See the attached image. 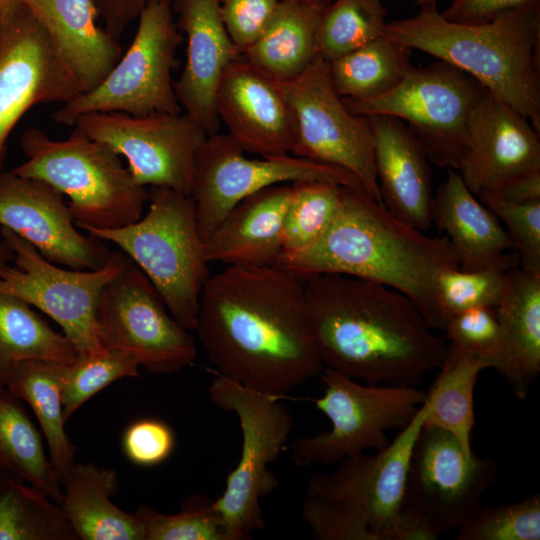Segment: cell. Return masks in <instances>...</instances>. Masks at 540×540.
<instances>
[{
    "label": "cell",
    "mask_w": 540,
    "mask_h": 540,
    "mask_svg": "<svg viewBox=\"0 0 540 540\" xmlns=\"http://www.w3.org/2000/svg\"><path fill=\"white\" fill-rule=\"evenodd\" d=\"M5 1L6 0H0V10H1L2 6L4 5Z\"/></svg>",
    "instance_id": "11a10c76"
},
{
    "label": "cell",
    "mask_w": 540,
    "mask_h": 540,
    "mask_svg": "<svg viewBox=\"0 0 540 540\" xmlns=\"http://www.w3.org/2000/svg\"><path fill=\"white\" fill-rule=\"evenodd\" d=\"M441 532L420 511L403 505L398 511L389 534L390 540H437Z\"/></svg>",
    "instance_id": "681fc988"
},
{
    "label": "cell",
    "mask_w": 540,
    "mask_h": 540,
    "mask_svg": "<svg viewBox=\"0 0 540 540\" xmlns=\"http://www.w3.org/2000/svg\"><path fill=\"white\" fill-rule=\"evenodd\" d=\"M418 1L421 2L422 4H426L435 0H418Z\"/></svg>",
    "instance_id": "db71d44e"
},
{
    "label": "cell",
    "mask_w": 540,
    "mask_h": 540,
    "mask_svg": "<svg viewBox=\"0 0 540 540\" xmlns=\"http://www.w3.org/2000/svg\"><path fill=\"white\" fill-rule=\"evenodd\" d=\"M176 25L187 39L186 61L174 83L182 112L208 135L219 131L217 91L227 67L241 55L220 16L218 0H175Z\"/></svg>",
    "instance_id": "44dd1931"
},
{
    "label": "cell",
    "mask_w": 540,
    "mask_h": 540,
    "mask_svg": "<svg viewBox=\"0 0 540 540\" xmlns=\"http://www.w3.org/2000/svg\"><path fill=\"white\" fill-rule=\"evenodd\" d=\"M279 0H218L223 24L241 53L260 35Z\"/></svg>",
    "instance_id": "bcb514c9"
},
{
    "label": "cell",
    "mask_w": 540,
    "mask_h": 540,
    "mask_svg": "<svg viewBox=\"0 0 540 540\" xmlns=\"http://www.w3.org/2000/svg\"><path fill=\"white\" fill-rule=\"evenodd\" d=\"M412 49L384 35L329 62L337 94L367 100L394 88L411 67Z\"/></svg>",
    "instance_id": "836d02e7"
},
{
    "label": "cell",
    "mask_w": 540,
    "mask_h": 540,
    "mask_svg": "<svg viewBox=\"0 0 540 540\" xmlns=\"http://www.w3.org/2000/svg\"><path fill=\"white\" fill-rule=\"evenodd\" d=\"M1 236L14 253V266L0 275V293L15 296L52 318L80 355L104 352L97 336L96 309L103 287L122 269L127 255L112 252L99 269L74 270L48 261L7 228L1 227Z\"/></svg>",
    "instance_id": "4fadbf2b"
},
{
    "label": "cell",
    "mask_w": 540,
    "mask_h": 540,
    "mask_svg": "<svg viewBox=\"0 0 540 540\" xmlns=\"http://www.w3.org/2000/svg\"><path fill=\"white\" fill-rule=\"evenodd\" d=\"M175 0H94L104 29L118 39L126 27L138 18L141 11L152 2H170Z\"/></svg>",
    "instance_id": "c3c4849f"
},
{
    "label": "cell",
    "mask_w": 540,
    "mask_h": 540,
    "mask_svg": "<svg viewBox=\"0 0 540 540\" xmlns=\"http://www.w3.org/2000/svg\"><path fill=\"white\" fill-rule=\"evenodd\" d=\"M495 312L502 339L496 370L522 400L540 372V272L511 268Z\"/></svg>",
    "instance_id": "4316f807"
},
{
    "label": "cell",
    "mask_w": 540,
    "mask_h": 540,
    "mask_svg": "<svg viewBox=\"0 0 540 540\" xmlns=\"http://www.w3.org/2000/svg\"><path fill=\"white\" fill-rule=\"evenodd\" d=\"M195 330L219 375L276 398L323 371L303 279L274 265H228L209 276Z\"/></svg>",
    "instance_id": "6da1fadb"
},
{
    "label": "cell",
    "mask_w": 540,
    "mask_h": 540,
    "mask_svg": "<svg viewBox=\"0 0 540 540\" xmlns=\"http://www.w3.org/2000/svg\"><path fill=\"white\" fill-rule=\"evenodd\" d=\"M300 181L362 189L358 179L344 169L292 154L251 159L229 134L208 135L196 156L191 192L201 238L204 241L247 196L273 185Z\"/></svg>",
    "instance_id": "5bb4252c"
},
{
    "label": "cell",
    "mask_w": 540,
    "mask_h": 540,
    "mask_svg": "<svg viewBox=\"0 0 540 540\" xmlns=\"http://www.w3.org/2000/svg\"><path fill=\"white\" fill-rule=\"evenodd\" d=\"M457 170L475 196L491 194L516 176L540 170L539 132L488 92L469 117L466 151Z\"/></svg>",
    "instance_id": "ffe728a7"
},
{
    "label": "cell",
    "mask_w": 540,
    "mask_h": 540,
    "mask_svg": "<svg viewBox=\"0 0 540 540\" xmlns=\"http://www.w3.org/2000/svg\"><path fill=\"white\" fill-rule=\"evenodd\" d=\"M446 339L467 353L498 368L502 357L501 330L495 308L476 307L451 316L444 329Z\"/></svg>",
    "instance_id": "7bdbcfd3"
},
{
    "label": "cell",
    "mask_w": 540,
    "mask_h": 540,
    "mask_svg": "<svg viewBox=\"0 0 540 540\" xmlns=\"http://www.w3.org/2000/svg\"><path fill=\"white\" fill-rule=\"evenodd\" d=\"M13 259L14 253L12 250L4 241L0 242V275L7 270V268L13 262Z\"/></svg>",
    "instance_id": "816d5d0a"
},
{
    "label": "cell",
    "mask_w": 540,
    "mask_h": 540,
    "mask_svg": "<svg viewBox=\"0 0 540 540\" xmlns=\"http://www.w3.org/2000/svg\"><path fill=\"white\" fill-rule=\"evenodd\" d=\"M79 356L66 336L54 330L31 305L0 293V386L7 387L24 360L70 364Z\"/></svg>",
    "instance_id": "1f68e13d"
},
{
    "label": "cell",
    "mask_w": 540,
    "mask_h": 540,
    "mask_svg": "<svg viewBox=\"0 0 540 540\" xmlns=\"http://www.w3.org/2000/svg\"><path fill=\"white\" fill-rule=\"evenodd\" d=\"M509 270L490 266L477 270L458 267L442 271L436 279V296L446 324L454 314L471 308H495L505 292Z\"/></svg>",
    "instance_id": "f35d334b"
},
{
    "label": "cell",
    "mask_w": 540,
    "mask_h": 540,
    "mask_svg": "<svg viewBox=\"0 0 540 540\" xmlns=\"http://www.w3.org/2000/svg\"><path fill=\"white\" fill-rule=\"evenodd\" d=\"M343 187L322 181L291 183L281 254L300 251L322 236L341 208Z\"/></svg>",
    "instance_id": "8d00e7d4"
},
{
    "label": "cell",
    "mask_w": 540,
    "mask_h": 540,
    "mask_svg": "<svg viewBox=\"0 0 540 540\" xmlns=\"http://www.w3.org/2000/svg\"><path fill=\"white\" fill-rule=\"evenodd\" d=\"M132 42L105 78L52 113L58 125L73 126L91 113L117 112L132 116L181 113L172 70L183 36L173 19L170 2L149 3L138 16Z\"/></svg>",
    "instance_id": "ba28073f"
},
{
    "label": "cell",
    "mask_w": 540,
    "mask_h": 540,
    "mask_svg": "<svg viewBox=\"0 0 540 540\" xmlns=\"http://www.w3.org/2000/svg\"><path fill=\"white\" fill-rule=\"evenodd\" d=\"M0 225L66 268L99 269L112 254L102 240L77 229L62 193L12 170L0 172Z\"/></svg>",
    "instance_id": "ac0fdd59"
},
{
    "label": "cell",
    "mask_w": 540,
    "mask_h": 540,
    "mask_svg": "<svg viewBox=\"0 0 540 540\" xmlns=\"http://www.w3.org/2000/svg\"><path fill=\"white\" fill-rule=\"evenodd\" d=\"M43 25L81 93L97 86L122 55L97 24L94 0H23Z\"/></svg>",
    "instance_id": "d4e9b609"
},
{
    "label": "cell",
    "mask_w": 540,
    "mask_h": 540,
    "mask_svg": "<svg viewBox=\"0 0 540 540\" xmlns=\"http://www.w3.org/2000/svg\"><path fill=\"white\" fill-rule=\"evenodd\" d=\"M382 35L467 73L540 132V3L464 24L445 19L432 1L413 17L388 22Z\"/></svg>",
    "instance_id": "277c9868"
},
{
    "label": "cell",
    "mask_w": 540,
    "mask_h": 540,
    "mask_svg": "<svg viewBox=\"0 0 540 540\" xmlns=\"http://www.w3.org/2000/svg\"><path fill=\"white\" fill-rule=\"evenodd\" d=\"M432 222L446 233L462 270L490 266L515 267L513 242L498 217L449 169L432 200Z\"/></svg>",
    "instance_id": "484cf974"
},
{
    "label": "cell",
    "mask_w": 540,
    "mask_h": 540,
    "mask_svg": "<svg viewBox=\"0 0 540 540\" xmlns=\"http://www.w3.org/2000/svg\"><path fill=\"white\" fill-rule=\"evenodd\" d=\"M139 360L121 350L80 355L62 367L63 415L67 421L82 404L116 380L140 377Z\"/></svg>",
    "instance_id": "74e56055"
},
{
    "label": "cell",
    "mask_w": 540,
    "mask_h": 540,
    "mask_svg": "<svg viewBox=\"0 0 540 540\" xmlns=\"http://www.w3.org/2000/svg\"><path fill=\"white\" fill-rule=\"evenodd\" d=\"M497 476L493 459L467 452L448 431L423 425L411 454L403 505L422 512L444 534L476 512Z\"/></svg>",
    "instance_id": "e0dca14e"
},
{
    "label": "cell",
    "mask_w": 540,
    "mask_h": 540,
    "mask_svg": "<svg viewBox=\"0 0 540 540\" xmlns=\"http://www.w3.org/2000/svg\"><path fill=\"white\" fill-rule=\"evenodd\" d=\"M208 394L219 409L237 416L242 431L240 458L213 509L229 540L247 539L252 531L265 527L260 500L278 487L268 466L284 450L294 419L279 398L221 375L211 382Z\"/></svg>",
    "instance_id": "52a82bcc"
},
{
    "label": "cell",
    "mask_w": 540,
    "mask_h": 540,
    "mask_svg": "<svg viewBox=\"0 0 540 540\" xmlns=\"http://www.w3.org/2000/svg\"><path fill=\"white\" fill-rule=\"evenodd\" d=\"M323 396L313 400L330 421L331 429L294 441L291 455L298 466L325 465L385 448L387 432L402 430L426 399L417 386L370 385L326 367Z\"/></svg>",
    "instance_id": "30bf717a"
},
{
    "label": "cell",
    "mask_w": 540,
    "mask_h": 540,
    "mask_svg": "<svg viewBox=\"0 0 540 540\" xmlns=\"http://www.w3.org/2000/svg\"><path fill=\"white\" fill-rule=\"evenodd\" d=\"M81 93L41 22L23 0L0 10V172L7 140L33 106Z\"/></svg>",
    "instance_id": "2e32d148"
},
{
    "label": "cell",
    "mask_w": 540,
    "mask_h": 540,
    "mask_svg": "<svg viewBox=\"0 0 540 540\" xmlns=\"http://www.w3.org/2000/svg\"><path fill=\"white\" fill-rule=\"evenodd\" d=\"M303 284L307 324L326 367L370 385L417 386L442 365L446 338L431 332L403 293L341 274Z\"/></svg>",
    "instance_id": "7a4b0ae2"
},
{
    "label": "cell",
    "mask_w": 540,
    "mask_h": 540,
    "mask_svg": "<svg viewBox=\"0 0 540 540\" xmlns=\"http://www.w3.org/2000/svg\"><path fill=\"white\" fill-rule=\"evenodd\" d=\"M212 504L207 497L192 495L176 514H162L143 504L134 513L145 540H229Z\"/></svg>",
    "instance_id": "ab89813d"
},
{
    "label": "cell",
    "mask_w": 540,
    "mask_h": 540,
    "mask_svg": "<svg viewBox=\"0 0 540 540\" xmlns=\"http://www.w3.org/2000/svg\"><path fill=\"white\" fill-rule=\"evenodd\" d=\"M20 146L26 160L12 171L44 181L67 196L78 228H119L143 215L149 190L135 181L108 145L74 127L61 140L29 128Z\"/></svg>",
    "instance_id": "5b68a950"
},
{
    "label": "cell",
    "mask_w": 540,
    "mask_h": 540,
    "mask_svg": "<svg viewBox=\"0 0 540 540\" xmlns=\"http://www.w3.org/2000/svg\"><path fill=\"white\" fill-rule=\"evenodd\" d=\"M367 118L383 206L402 222L425 231L432 223L433 200L426 151L400 119L386 115Z\"/></svg>",
    "instance_id": "603a6c76"
},
{
    "label": "cell",
    "mask_w": 540,
    "mask_h": 540,
    "mask_svg": "<svg viewBox=\"0 0 540 540\" xmlns=\"http://www.w3.org/2000/svg\"><path fill=\"white\" fill-rule=\"evenodd\" d=\"M149 207L137 221L90 235L120 248L149 278L172 317L195 330L200 297L209 278L195 202L166 187H151Z\"/></svg>",
    "instance_id": "8992f818"
},
{
    "label": "cell",
    "mask_w": 540,
    "mask_h": 540,
    "mask_svg": "<svg viewBox=\"0 0 540 540\" xmlns=\"http://www.w3.org/2000/svg\"><path fill=\"white\" fill-rule=\"evenodd\" d=\"M95 321L105 350L134 355L152 374L177 373L196 358L194 338L172 317L152 282L128 256L103 287Z\"/></svg>",
    "instance_id": "7c38bea8"
},
{
    "label": "cell",
    "mask_w": 540,
    "mask_h": 540,
    "mask_svg": "<svg viewBox=\"0 0 540 540\" xmlns=\"http://www.w3.org/2000/svg\"><path fill=\"white\" fill-rule=\"evenodd\" d=\"M383 0H333L318 24L317 55L331 62L382 35L388 23Z\"/></svg>",
    "instance_id": "d590c367"
},
{
    "label": "cell",
    "mask_w": 540,
    "mask_h": 540,
    "mask_svg": "<svg viewBox=\"0 0 540 540\" xmlns=\"http://www.w3.org/2000/svg\"><path fill=\"white\" fill-rule=\"evenodd\" d=\"M73 127L124 157L138 184L191 195L196 156L208 134L185 113H91Z\"/></svg>",
    "instance_id": "9a60e30c"
},
{
    "label": "cell",
    "mask_w": 540,
    "mask_h": 540,
    "mask_svg": "<svg viewBox=\"0 0 540 540\" xmlns=\"http://www.w3.org/2000/svg\"><path fill=\"white\" fill-rule=\"evenodd\" d=\"M301 516L315 540H378L352 503L307 491Z\"/></svg>",
    "instance_id": "b9f144b4"
},
{
    "label": "cell",
    "mask_w": 540,
    "mask_h": 540,
    "mask_svg": "<svg viewBox=\"0 0 540 540\" xmlns=\"http://www.w3.org/2000/svg\"><path fill=\"white\" fill-rule=\"evenodd\" d=\"M488 195L514 204L540 201V170L516 176Z\"/></svg>",
    "instance_id": "f907efd6"
},
{
    "label": "cell",
    "mask_w": 540,
    "mask_h": 540,
    "mask_svg": "<svg viewBox=\"0 0 540 540\" xmlns=\"http://www.w3.org/2000/svg\"><path fill=\"white\" fill-rule=\"evenodd\" d=\"M540 3V0H452L441 15L452 22L478 24L488 22L510 10Z\"/></svg>",
    "instance_id": "7dc6e473"
},
{
    "label": "cell",
    "mask_w": 540,
    "mask_h": 540,
    "mask_svg": "<svg viewBox=\"0 0 540 540\" xmlns=\"http://www.w3.org/2000/svg\"><path fill=\"white\" fill-rule=\"evenodd\" d=\"M62 487L60 506L79 540H145L135 513L111 500L119 488L116 470L76 462Z\"/></svg>",
    "instance_id": "83f0119b"
},
{
    "label": "cell",
    "mask_w": 540,
    "mask_h": 540,
    "mask_svg": "<svg viewBox=\"0 0 540 540\" xmlns=\"http://www.w3.org/2000/svg\"><path fill=\"white\" fill-rule=\"evenodd\" d=\"M487 368L488 362L451 343L438 376L426 392L423 425L450 432L467 452H473L474 388L480 372Z\"/></svg>",
    "instance_id": "4dcf8cb0"
},
{
    "label": "cell",
    "mask_w": 540,
    "mask_h": 540,
    "mask_svg": "<svg viewBox=\"0 0 540 540\" xmlns=\"http://www.w3.org/2000/svg\"><path fill=\"white\" fill-rule=\"evenodd\" d=\"M122 448L132 464L141 467L156 466L165 462L172 454L175 434L164 421L142 418L125 429Z\"/></svg>",
    "instance_id": "f6af8a7d"
},
{
    "label": "cell",
    "mask_w": 540,
    "mask_h": 540,
    "mask_svg": "<svg viewBox=\"0 0 540 540\" xmlns=\"http://www.w3.org/2000/svg\"><path fill=\"white\" fill-rule=\"evenodd\" d=\"M217 113L244 152L289 154L293 121L278 84L239 57L225 70L217 91Z\"/></svg>",
    "instance_id": "7402d4cb"
},
{
    "label": "cell",
    "mask_w": 540,
    "mask_h": 540,
    "mask_svg": "<svg viewBox=\"0 0 540 540\" xmlns=\"http://www.w3.org/2000/svg\"><path fill=\"white\" fill-rule=\"evenodd\" d=\"M274 266L301 279L341 274L381 283L406 295L431 329L444 331L436 279L458 268L459 259L446 236L428 237L362 189L344 186L341 208L322 236L300 251L280 254Z\"/></svg>",
    "instance_id": "3957f363"
},
{
    "label": "cell",
    "mask_w": 540,
    "mask_h": 540,
    "mask_svg": "<svg viewBox=\"0 0 540 540\" xmlns=\"http://www.w3.org/2000/svg\"><path fill=\"white\" fill-rule=\"evenodd\" d=\"M0 540H79L61 506L41 489L0 471Z\"/></svg>",
    "instance_id": "e575fe53"
},
{
    "label": "cell",
    "mask_w": 540,
    "mask_h": 540,
    "mask_svg": "<svg viewBox=\"0 0 540 540\" xmlns=\"http://www.w3.org/2000/svg\"><path fill=\"white\" fill-rule=\"evenodd\" d=\"M301 1H307V2H318V3H327L330 0H301Z\"/></svg>",
    "instance_id": "f5cc1de1"
},
{
    "label": "cell",
    "mask_w": 540,
    "mask_h": 540,
    "mask_svg": "<svg viewBox=\"0 0 540 540\" xmlns=\"http://www.w3.org/2000/svg\"><path fill=\"white\" fill-rule=\"evenodd\" d=\"M458 530V540H539L540 494L513 504L480 506Z\"/></svg>",
    "instance_id": "60d3db41"
},
{
    "label": "cell",
    "mask_w": 540,
    "mask_h": 540,
    "mask_svg": "<svg viewBox=\"0 0 540 540\" xmlns=\"http://www.w3.org/2000/svg\"><path fill=\"white\" fill-rule=\"evenodd\" d=\"M488 93L476 79L438 60L411 67L391 90L367 100L343 99L353 114L400 119L422 144L429 161L457 170L467 145L469 117Z\"/></svg>",
    "instance_id": "9c48e42d"
},
{
    "label": "cell",
    "mask_w": 540,
    "mask_h": 540,
    "mask_svg": "<svg viewBox=\"0 0 540 540\" xmlns=\"http://www.w3.org/2000/svg\"><path fill=\"white\" fill-rule=\"evenodd\" d=\"M325 5L279 0L260 35L240 57L276 82L295 79L318 56L316 36Z\"/></svg>",
    "instance_id": "f1b7e54d"
},
{
    "label": "cell",
    "mask_w": 540,
    "mask_h": 540,
    "mask_svg": "<svg viewBox=\"0 0 540 540\" xmlns=\"http://www.w3.org/2000/svg\"><path fill=\"white\" fill-rule=\"evenodd\" d=\"M0 471L41 489L60 505L62 483L45 454L41 435L22 400L3 386H0Z\"/></svg>",
    "instance_id": "d6a6232c"
},
{
    "label": "cell",
    "mask_w": 540,
    "mask_h": 540,
    "mask_svg": "<svg viewBox=\"0 0 540 540\" xmlns=\"http://www.w3.org/2000/svg\"><path fill=\"white\" fill-rule=\"evenodd\" d=\"M64 364L40 359L20 362L7 388L32 409L45 437L49 460L61 483L76 461V446L65 431L61 375Z\"/></svg>",
    "instance_id": "f546056e"
},
{
    "label": "cell",
    "mask_w": 540,
    "mask_h": 540,
    "mask_svg": "<svg viewBox=\"0 0 540 540\" xmlns=\"http://www.w3.org/2000/svg\"><path fill=\"white\" fill-rule=\"evenodd\" d=\"M480 198L506 225L518 252L521 268L540 272V201L514 204L490 195Z\"/></svg>",
    "instance_id": "ee69618b"
},
{
    "label": "cell",
    "mask_w": 540,
    "mask_h": 540,
    "mask_svg": "<svg viewBox=\"0 0 540 540\" xmlns=\"http://www.w3.org/2000/svg\"><path fill=\"white\" fill-rule=\"evenodd\" d=\"M277 84L292 115L290 153L348 171L383 206L368 118L346 108L332 85L328 62L317 56L301 75Z\"/></svg>",
    "instance_id": "8fae6325"
},
{
    "label": "cell",
    "mask_w": 540,
    "mask_h": 540,
    "mask_svg": "<svg viewBox=\"0 0 540 540\" xmlns=\"http://www.w3.org/2000/svg\"><path fill=\"white\" fill-rule=\"evenodd\" d=\"M291 184L264 188L237 203L204 240L207 263L274 265L282 252Z\"/></svg>",
    "instance_id": "cb8c5ba5"
},
{
    "label": "cell",
    "mask_w": 540,
    "mask_h": 540,
    "mask_svg": "<svg viewBox=\"0 0 540 540\" xmlns=\"http://www.w3.org/2000/svg\"><path fill=\"white\" fill-rule=\"evenodd\" d=\"M426 412L423 403L412 421L375 454L348 457L329 475L313 473L307 491L352 503L378 540H390L393 521L404 504L410 458Z\"/></svg>",
    "instance_id": "d6986e66"
}]
</instances>
